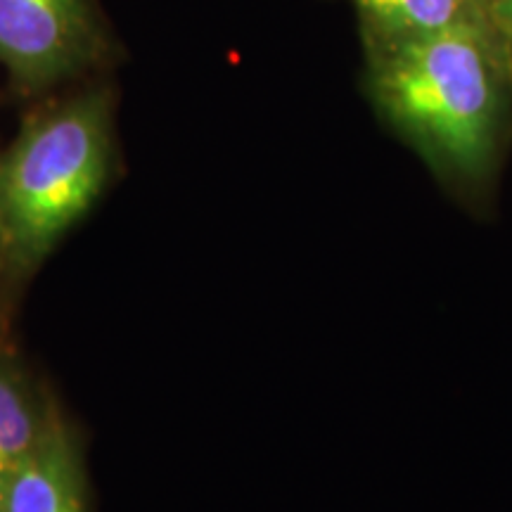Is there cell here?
Here are the masks:
<instances>
[{"mask_svg": "<svg viewBox=\"0 0 512 512\" xmlns=\"http://www.w3.org/2000/svg\"><path fill=\"white\" fill-rule=\"evenodd\" d=\"M112 57V34L95 0H0V67L19 91L91 74Z\"/></svg>", "mask_w": 512, "mask_h": 512, "instance_id": "3", "label": "cell"}, {"mask_svg": "<svg viewBox=\"0 0 512 512\" xmlns=\"http://www.w3.org/2000/svg\"><path fill=\"white\" fill-rule=\"evenodd\" d=\"M482 17L505 67L512 74V0H486L482 5Z\"/></svg>", "mask_w": 512, "mask_h": 512, "instance_id": "7", "label": "cell"}, {"mask_svg": "<svg viewBox=\"0 0 512 512\" xmlns=\"http://www.w3.org/2000/svg\"><path fill=\"white\" fill-rule=\"evenodd\" d=\"M0 512H86V467L69 422L57 418L0 491Z\"/></svg>", "mask_w": 512, "mask_h": 512, "instance_id": "4", "label": "cell"}, {"mask_svg": "<svg viewBox=\"0 0 512 512\" xmlns=\"http://www.w3.org/2000/svg\"><path fill=\"white\" fill-rule=\"evenodd\" d=\"M472 3H475V5H477V8H479V10H482V5L486 3V0H472Z\"/></svg>", "mask_w": 512, "mask_h": 512, "instance_id": "9", "label": "cell"}, {"mask_svg": "<svg viewBox=\"0 0 512 512\" xmlns=\"http://www.w3.org/2000/svg\"><path fill=\"white\" fill-rule=\"evenodd\" d=\"M363 46L430 34L482 17L472 0H354Z\"/></svg>", "mask_w": 512, "mask_h": 512, "instance_id": "6", "label": "cell"}, {"mask_svg": "<svg viewBox=\"0 0 512 512\" xmlns=\"http://www.w3.org/2000/svg\"><path fill=\"white\" fill-rule=\"evenodd\" d=\"M55 418L34 375L17 356L0 351V491L41 446Z\"/></svg>", "mask_w": 512, "mask_h": 512, "instance_id": "5", "label": "cell"}, {"mask_svg": "<svg viewBox=\"0 0 512 512\" xmlns=\"http://www.w3.org/2000/svg\"><path fill=\"white\" fill-rule=\"evenodd\" d=\"M363 88L377 117L432 176L479 207L512 140V74L484 17L363 46Z\"/></svg>", "mask_w": 512, "mask_h": 512, "instance_id": "1", "label": "cell"}, {"mask_svg": "<svg viewBox=\"0 0 512 512\" xmlns=\"http://www.w3.org/2000/svg\"><path fill=\"white\" fill-rule=\"evenodd\" d=\"M114 95L86 86L31 114L0 150V247L8 275L34 273L110 188Z\"/></svg>", "mask_w": 512, "mask_h": 512, "instance_id": "2", "label": "cell"}, {"mask_svg": "<svg viewBox=\"0 0 512 512\" xmlns=\"http://www.w3.org/2000/svg\"><path fill=\"white\" fill-rule=\"evenodd\" d=\"M8 275V264H5V254H3V247H0V280Z\"/></svg>", "mask_w": 512, "mask_h": 512, "instance_id": "8", "label": "cell"}]
</instances>
